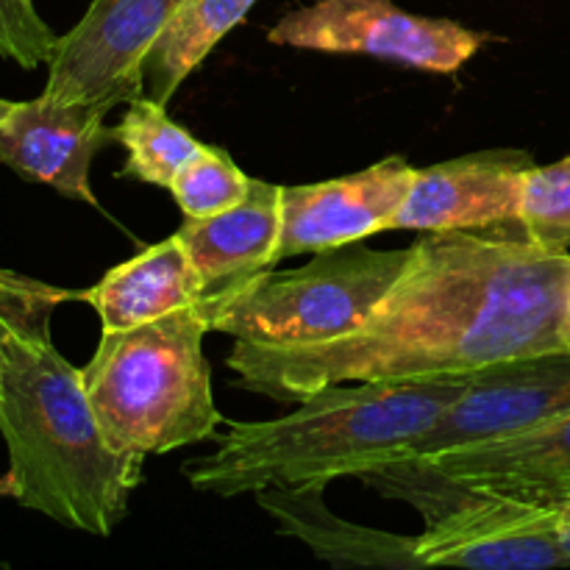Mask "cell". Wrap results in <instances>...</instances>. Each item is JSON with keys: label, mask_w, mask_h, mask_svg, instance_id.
<instances>
[{"label": "cell", "mask_w": 570, "mask_h": 570, "mask_svg": "<svg viewBox=\"0 0 570 570\" xmlns=\"http://www.w3.org/2000/svg\"><path fill=\"white\" fill-rule=\"evenodd\" d=\"M570 250L476 232H423L410 265L356 332L326 343H239L226 365L245 393L298 404L343 382L460 376L562 348Z\"/></svg>", "instance_id": "cell-1"}, {"label": "cell", "mask_w": 570, "mask_h": 570, "mask_svg": "<svg viewBox=\"0 0 570 570\" xmlns=\"http://www.w3.org/2000/svg\"><path fill=\"white\" fill-rule=\"evenodd\" d=\"M465 384L468 373L328 384L276 421L228 423L217 449L189 460L181 473L193 490L220 499L360 476L410 456Z\"/></svg>", "instance_id": "cell-2"}, {"label": "cell", "mask_w": 570, "mask_h": 570, "mask_svg": "<svg viewBox=\"0 0 570 570\" xmlns=\"http://www.w3.org/2000/svg\"><path fill=\"white\" fill-rule=\"evenodd\" d=\"M0 495L65 529L109 538L142 482L145 456L115 449L83 390L81 367L50 340V321L9 337L0 362Z\"/></svg>", "instance_id": "cell-3"}, {"label": "cell", "mask_w": 570, "mask_h": 570, "mask_svg": "<svg viewBox=\"0 0 570 570\" xmlns=\"http://www.w3.org/2000/svg\"><path fill=\"white\" fill-rule=\"evenodd\" d=\"M206 334L209 323L198 306L100 334L81 379L115 449L148 460L215 440L223 415L212 393Z\"/></svg>", "instance_id": "cell-4"}, {"label": "cell", "mask_w": 570, "mask_h": 570, "mask_svg": "<svg viewBox=\"0 0 570 570\" xmlns=\"http://www.w3.org/2000/svg\"><path fill=\"white\" fill-rule=\"evenodd\" d=\"M356 479L421 512L426 532L417 534V554L426 568H570L560 512L462 482L426 456H404Z\"/></svg>", "instance_id": "cell-5"}, {"label": "cell", "mask_w": 570, "mask_h": 570, "mask_svg": "<svg viewBox=\"0 0 570 570\" xmlns=\"http://www.w3.org/2000/svg\"><path fill=\"white\" fill-rule=\"evenodd\" d=\"M410 256L412 248L373 250L360 243L312 254L298 271L267 273L212 323V332L267 348L345 337L376 312Z\"/></svg>", "instance_id": "cell-6"}, {"label": "cell", "mask_w": 570, "mask_h": 570, "mask_svg": "<svg viewBox=\"0 0 570 570\" xmlns=\"http://www.w3.org/2000/svg\"><path fill=\"white\" fill-rule=\"evenodd\" d=\"M267 39L284 48L373 56L451 76L490 42V33L443 17L412 14L393 0H317L284 14Z\"/></svg>", "instance_id": "cell-7"}, {"label": "cell", "mask_w": 570, "mask_h": 570, "mask_svg": "<svg viewBox=\"0 0 570 570\" xmlns=\"http://www.w3.org/2000/svg\"><path fill=\"white\" fill-rule=\"evenodd\" d=\"M184 0H92L56 39L42 95L111 111L142 98V61Z\"/></svg>", "instance_id": "cell-8"}, {"label": "cell", "mask_w": 570, "mask_h": 570, "mask_svg": "<svg viewBox=\"0 0 570 570\" xmlns=\"http://www.w3.org/2000/svg\"><path fill=\"white\" fill-rule=\"evenodd\" d=\"M570 412V348L538 351L468 373L465 393L410 456L527 432Z\"/></svg>", "instance_id": "cell-9"}, {"label": "cell", "mask_w": 570, "mask_h": 570, "mask_svg": "<svg viewBox=\"0 0 570 570\" xmlns=\"http://www.w3.org/2000/svg\"><path fill=\"white\" fill-rule=\"evenodd\" d=\"M532 154L515 148L479 150L432 167H415L393 228L406 232H476L515 239L523 184Z\"/></svg>", "instance_id": "cell-10"}, {"label": "cell", "mask_w": 570, "mask_h": 570, "mask_svg": "<svg viewBox=\"0 0 570 570\" xmlns=\"http://www.w3.org/2000/svg\"><path fill=\"white\" fill-rule=\"evenodd\" d=\"M282 187L250 178L243 204L212 217H184L178 239L200 287L198 312L212 323L282 262Z\"/></svg>", "instance_id": "cell-11"}, {"label": "cell", "mask_w": 570, "mask_h": 570, "mask_svg": "<svg viewBox=\"0 0 570 570\" xmlns=\"http://www.w3.org/2000/svg\"><path fill=\"white\" fill-rule=\"evenodd\" d=\"M415 167L401 156L376 161L351 176L304 187H282V259L321 254L393 232Z\"/></svg>", "instance_id": "cell-12"}, {"label": "cell", "mask_w": 570, "mask_h": 570, "mask_svg": "<svg viewBox=\"0 0 570 570\" xmlns=\"http://www.w3.org/2000/svg\"><path fill=\"white\" fill-rule=\"evenodd\" d=\"M106 115L95 106L61 104L45 95L14 100L0 122V165L26 181L48 184L65 198L98 206L89 173L95 156L115 142Z\"/></svg>", "instance_id": "cell-13"}, {"label": "cell", "mask_w": 570, "mask_h": 570, "mask_svg": "<svg viewBox=\"0 0 570 570\" xmlns=\"http://www.w3.org/2000/svg\"><path fill=\"white\" fill-rule=\"evenodd\" d=\"M449 476L543 507H570V412L527 432L426 456Z\"/></svg>", "instance_id": "cell-14"}, {"label": "cell", "mask_w": 570, "mask_h": 570, "mask_svg": "<svg viewBox=\"0 0 570 570\" xmlns=\"http://www.w3.org/2000/svg\"><path fill=\"white\" fill-rule=\"evenodd\" d=\"M328 484L256 490V504L276 521L278 532L309 546L317 560L332 568H426L417 554V538L360 527L334 515L323 501Z\"/></svg>", "instance_id": "cell-15"}, {"label": "cell", "mask_w": 570, "mask_h": 570, "mask_svg": "<svg viewBox=\"0 0 570 570\" xmlns=\"http://www.w3.org/2000/svg\"><path fill=\"white\" fill-rule=\"evenodd\" d=\"M76 298L98 312L104 332H122L198 306L200 287L187 248L178 234H170L134 259L111 267L95 287L76 293Z\"/></svg>", "instance_id": "cell-16"}, {"label": "cell", "mask_w": 570, "mask_h": 570, "mask_svg": "<svg viewBox=\"0 0 570 570\" xmlns=\"http://www.w3.org/2000/svg\"><path fill=\"white\" fill-rule=\"evenodd\" d=\"M256 0H184L142 61L145 98L167 106Z\"/></svg>", "instance_id": "cell-17"}, {"label": "cell", "mask_w": 570, "mask_h": 570, "mask_svg": "<svg viewBox=\"0 0 570 570\" xmlns=\"http://www.w3.org/2000/svg\"><path fill=\"white\" fill-rule=\"evenodd\" d=\"M115 142L126 150L122 176L165 189H170L178 170L204 148V142L167 115V106L145 95L128 104V111L115 126Z\"/></svg>", "instance_id": "cell-18"}, {"label": "cell", "mask_w": 570, "mask_h": 570, "mask_svg": "<svg viewBox=\"0 0 570 570\" xmlns=\"http://www.w3.org/2000/svg\"><path fill=\"white\" fill-rule=\"evenodd\" d=\"M250 193V178L234 165L223 148L204 145L173 178L170 195L184 217H212L243 204Z\"/></svg>", "instance_id": "cell-19"}, {"label": "cell", "mask_w": 570, "mask_h": 570, "mask_svg": "<svg viewBox=\"0 0 570 570\" xmlns=\"http://www.w3.org/2000/svg\"><path fill=\"white\" fill-rule=\"evenodd\" d=\"M515 239L549 250H570V156L529 170Z\"/></svg>", "instance_id": "cell-20"}, {"label": "cell", "mask_w": 570, "mask_h": 570, "mask_svg": "<svg viewBox=\"0 0 570 570\" xmlns=\"http://www.w3.org/2000/svg\"><path fill=\"white\" fill-rule=\"evenodd\" d=\"M59 33L45 22L33 0H0V59L37 70L53 56Z\"/></svg>", "instance_id": "cell-21"}, {"label": "cell", "mask_w": 570, "mask_h": 570, "mask_svg": "<svg viewBox=\"0 0 570 570\" xmlns=\"http://www.w3.org/2000/svg\"><path fill=\"white\" fill-rule=\"evenodd\" d=\"M76 298V293L50 287L14 271H0V362L9 337L37 321H50L56 306Z\"/></svg>", "instance_id": "cell-22"}, {"label": "cell", "mask_w": 570, "mask_h": 570, "mask_svg": "<svg viewBox=\"0 0 570 570\" xmlns=\"http://www.w3.org/2000/svg\"><path fill=\"white\" fill-rule=\"evenodd\" d=\"M562 348H570V287L566 298V315H562Z\"/></svg>", "instance_id": "cell-23"}, {"label": "cell", "mask_w": 570, "mask_h": 570, "mask_svg": "<svg viewBox=\"0 0 570 570\" xmlns=\"http://www.w3.org/2000/svg\"><path fill=\"white\" fill-rule=\"evenodd\" d=\"M560 543H562V551H566L568 560H570V527H566V523H562V529H560Z\"/></svg>", "instance_id": "cell-24"}, {"label": "cell", "mask_w": 570, "mask_h": 570, "mask_svg": "<svg viewBox=\"0 0 570 570\" xmlns=\"http://www.w3.org/2000/svg\"><path fill=\"white\" fill-rule=\"evenodd\" d=\"M11 106H14V100H6V98H0V122H3L6 117H9Z\"/></svg>", "instance_id": "cell-25"}, {"label": "cell", "mask_w": 570, "mask_h": 570, "mask_svg": "<svg viewBox=\"0 0 570 570\" xmlns=\"http://www.w3.org/2000/svg\"><path fill=\"white\" fill-rule=\"evenodd\" d=\"M560 521L566 523V527H570V507H566V510H560Z\"/></svg>", "instance_id": "cell-26"}]
</instances>
